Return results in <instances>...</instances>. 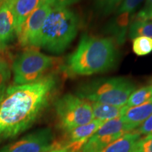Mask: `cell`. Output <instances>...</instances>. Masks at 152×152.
<instances>
[{
	"label": "cell",
	"instance_id": "cell-22",
	"mask_svg": "<svg viewBox=\"0 0 152 152\" xmlns=\"http://www.w3.org/2000/svg\"><path fill=\"white\" fill-rule=\"evenodd\" d=\"M133 152H152V134L140 138L134 146Z\"/></svg>",
	"mask_w": 152,
	"mask_h": 152
},
{
	"label": "cell",
	"instance_id": "cell-17",
	"mask_svg": "<svg viewBox=\"0 0 152 152\" xmlns=\"http://www.w3.org/2000/svg\"><path fill=\"white\" fill-rule=\"evenodd\" d=\"M130 39L137 37L152 38V20H140L133 16L128 29Z\"/></svg>",
	"mask_w": 152,
	"mask_h": 152
},
{
	"label": "cell",
	"instance_id": "cell-25",
	"mask_svg": "<svg viewBox=\"0 0 152 152\" xmlns=\"http://www.w3.org/2000/svg\"><path fill=\"white\" fill-rule=\"evenodd\" d=\"M134 17L137 19H140V20H152V8L144 7Z\"/></svg>",
	"mask_w": 152,
	"mask_h": 152
},
{
	"label": "cell",
	"instance_id": "cell-7",
	"mask_svg": "<svg viewBox=\"0 0 152 152\" xmlns=\"http://www.w3.org/2000/svg\"><path fill=\"white\" fill-rule=\"evenodd\" d=\"M60 144L54 140L50 128H42L26 134L0 149V152H48L59 149Z\"/></svg>",
	"mask_w": 152,
	"mask_h": 152
},
{
	"label": "cell",
	"instance_id": "cell-14",
	"mask_svg": "<svg viewBox=\"0 0 152 152\" xmlns=\"http://www.w3.org/2000/svg\"><path fill=\"white\" fill-rule=\"evenodd\" d=\"M41 1L42 0H15L14 1L12 7L16 21V35L26 19L35 11Z\"/></svg>",
	"mask_w": 152,
	"mask_h": 152
},
{
	"label": "cell",
	"instance_id": "cell-18",
	"mask_svg": "<svg viewBox=\"0 0 152 152\" xmlns=\"http://www.w3.org/2000/svg\"><path fill=\"white\" fill-rule=\"evenodd\" d=\"M152 97L151 86H145L135 90L129 96L125 106L126 108L142 105L146 102L151 101Z\"/></svg>",
	"mask_w": 152,
	"mask_h": 152
},
{
	"label": "cell",
	"instance_id": "cell-28",
	"mask_svg": "<svg viewBox=\"0 0 152 152\" xmlns=\"http://www.w3.org/2000/svg\"><path fill=\"white\" fill-rule=\"evenodd\" d=\"M48 152H68V151L66 149H59L52 150V151H50Z\"/></svg>",
	"mask_w": 152,
	"mask_h": 152
},
{
	"label": "cell",
	"instance_id": "cell-3",
	"mask_svg": "<svg viewBox=\"0 0 152 152\" xmlns=\"http://www.w3.org/2000/svg\"><path fill=\"white\" fill-rule=\"evenodd\" d=\"M79 16L68 7L53 4L45 19L36 47L61 54L74 40L80 28Z\"/></svg>",
	"mask_w": 152,
	"mask_h": 152
},
{
	"label": "cell",
	"instance_id": "cell-26",
	"mask_svg": "<svg viewBox=\"0 0 152 152\" xmlns=\"http://www.w3.org/2000/svg\"><path fill=\"white\" fill-rule=\"evenodd\" d=\"M80 0H52L53 4L63 7H68L78 2Z\"/></svg>",
	"mask_w": 152,
	"mask_h": 152
},
{
	"label": "cell",
	"instance_id": "cell-12",
	"mask_svg": "<svg viewBox=\"0 0 152 152\" xmlns=\"http://www.w3.org/2000/svg\"><path fill=\"white\" fill-rule=\"evenodd\" d=\"M152 114V101L146 102L142 105L126 108L121 115V119L132 130L143 123Z\"/></svg>",
	"mask_w": 152,
	"mask_h": 152
},
{
	"label": "cell",
	"instance_id": "cell-9",
	"mask_svg": "<svg viewBox=\"0 0 152 152\" xmlns=\"http://www.w3.org/2000/svg\"><path fill=\"white\" fill-rule=\"evenodd\" d=\"M52 6V0H42L39 6L26 19L17 34L18 42L22 47H36L42 28Z\"/></svg>",
	"mask_w": 152,
	"mask_h": 152
},
{
	"label": "cell",
	"instance_id": "cell-5",
	"mask_svg": "<svg viewBox=\"0 0 152 152\" xmlns=\"http://www.w3.org/2000/svg\"><path fill=\"white\" fill-rule=\"evenodd\" d=\"M56 58L35 49H28L17 57L11 66L15 85L33 83L45 77Z\"/></svg>",
	"mask_w": 152,
	"mask_h": 152
},
{
	"label": "cell",
	"instance_id": "cell-30",
	"mask_svg": "<svg viewBox=\"0 0 152 152\" xmlns=\"http://www.w3.org/2000/svg\"><path fill=\"white\" fill-rule=\"evenodd\" d=\"M151 92H152V85H151ZM151 101H152V97L151 99Z\"/></svg>",
	"mask_w": 152,
	"mask_h": 152
},
{
	"label": "cell",
	"instance_id": "cell-4",
	"mask_svg": "<svg viewBox=\"0 0 152 152\" xmlns=\"http://www.w3.org/2000/svg\"><path fill=\"white\" fill-rule=\"evenodd\" d=\"M135 90V85L123 77L98 78L85 82L77 87L80 98L96 103L123 106Z\"/></svg>",
	"mask_w": 152,
	"mask_h": 152
},
{
	"label": "cell",
	"instance_id": "cell-16",
	"mask_svg": "<svg viewBox=\"0 0 152 152\" xmlns=\"http://www.w3.org/2000/svg\"><path fill=\"white\" fill-rule=\"evenodd\" d=\"M94 119L103 122L121 117L124 111L125 106H117L92 102L91 104Z\"/></svg>",
	"mask_w": 152,
	"mask_h": 152
},
{
	"label": "cell",
	"instance_id": "cell-31",
	"mask_svg": "<svg viewBox=\"0 0 152 152\" xmlns=\"http://www.w3.org/2000/svg\"><path fill=\"white\" fill-rule=\"evenodd\" d=\"M1 0H0V5H1Z\"/></svg>",
	"mask_w": 152,
	"mask_h": 152
},
{
	"label": "cell",
	"instance_id": "cell-21",
	"mask_svg": "<svg viewBox=\"0 0 152 152\" xmlns=\"http://www.w3.org/2000/svg\"><path fill=\"white\" fill-rule=\"evenodd\" d=\"M144 0H123L118 8L114 12V14H125L133 17L139 6L143 2Z\"/></svg>",
	"mask_w": 152,
	"mask_h": 152
},
{
	"label": "cell",
	"instance_id": "cell-13",
	"mask_svg": "<svg viewBox=\"0 0 152 152\" xmlns=\"http://www.w3.org/2000/svg\"><path fill=\"white\" fill-rule=\"evenodd\" d=\"M132 18L125 14H114L106 26V33L111 35L118 45H122L125 40V36Z\"/></svg>",
	"mask_w": 152,
	"mask_h": 152
},
{
	"label": "cell",
	"instance_id": "cell-11",
	"mask_svg": "<svg viewBox=\"0 0 152 152\" xmlns=\"http://www.w3.org/2000/svg\"><path fill=\"white\" fill-rule=\"evenodd\" d=\"M13 4L2 1L0 5V51L12 40L16 33Z\"/></svg>",
	"mask_w": 152,
	"mask_h": 152
},
{
	"label": "cell",
	"instance_id": "cell-8",
	"mask_svg": "<svg viewBox=\"0 0 152 152\" xmlns=\"http://www.w3.org/2000/svg\"><path fill=\"white\" fill-rule=\"evenodd\" d=\"M133 131L121 118L106 121L87 140L80 152H99L121 137Z\"/></svg>",
	"mask_w": 152,
	"mask_h": 152
},
{
	"label": "cell",
	"instance_id": "cell-19",
	"mask_svg": "<svg viewBox=\"0 0 152 152\" xmlns=\"http://www.w3.org/2000/svg\"><path fill=\"white\" fill-rule=\"evenodd\" d=\"M132 50L139 56H144L152 52V38L137 37L132 39Z\"/></svg>",
	"mask_w": 152,
	"mask_h": 152
},
{
	"label": "cell",
	"instance_id": "cell-24",
	"mask_svg": "<svg viewBox=\"0 0 152 152\" xmlns=\"http://www.w3.org/2000/svg\"><path fill=\"white\" fill-rule=\"evenodd\" d=\"M137 130L141 134L148 135L152 134V114L139 127Z\"/></svg>",
	"mask_w": 152,
	"mask_h": 152
},
{
	"label": "cell",
	"instance_id": "cell-1",
	"mask_svg": "<svg viewBox=\"0 0 152 152\" xmlns=\"http://www.w3.org/2000/svg\"><path fill=\"white\" fill-rule=\"evenodd\" d=\"M58 84V77L49 74L33 83L0 87V142L16 137L35 123Z\"/></svg>",
	"mask_w": 152,
	"mask_h": 152
},
{
	"label": "cell",
	"instance_id": "cell-6",
	"mask_svg": "<svg viewBox=\"0 0 152 152\" xmlns=\"http://www.w3.org/2000/svg\"><path fill=\"white\" fill-rule=\"evenodd\" d=\"M54 107L58 124L66 132L94 120L90 102L77 95H64L55 102Z\"/></svg>",
	"mask_w": 152,
	"mask_h": 152
},
{
	"label": "cell",
	"instance_id": "cell-20",
	"mask_svg": "<svg viewBox=\"0 0 152 152\" xmlns=\"http://www.w3.org/2000/svg\"><path fill=\"white\" fill-rule=\"evenodd\" d=\"M123 0H95V9L99 15L106 16L115 12Z\"/></svg>",
	"mask_w": 152,
	"mask_h": 152
},
{
	"label": "cell",
	"instance_id": "cell-29",
	"mask_svg": "<svg viewBox=\"0 0 152 152\" xmlns=\"http://www.w3.org/2000/svg\"><path fill=\"white\" fill-rule=\"evenodd\" d=\"M1 2L2 1H5V2H8V3H10V4H13L14 3V1L15 0H1Z\"/></svg>",
	"mask_w": 152,
	"mask_h": 152
},
{
	"label": "cell",
	"instance_id": "cell-23",
	"mask_svg": "<svg viewBox=\"0 0 152 152\" xmlns=\"http://www.w3.org/2000/svg\"><path fill=\"white\" fill-rule=\"evenodd\" d=\"M11 67L5 58L0 57V87L5 85L11 77Z\"/></svg>",
	"mask_w": 152,
	"mask_h": 152
},
{
	"label": "cell",
	"instance_id": "cell-2",
	"mask_svg": "<svg viewBox=\"0 0 152 152\" xmlns=\"http://www.w3.org/2000/svg\"><path fill=\"white\" fill-rule=\"evenodd\" d=\"M118 54L112 38L83 34L74 52L68 57L66 69L68 73L91 75L113 69Z\"/></svg>",
	"mask_w": 152,
	"mask_h": 152
},
{
	"label": "cell",
	"instance_id": "cell-10",
	"mask_svg": "<svg viewBox=\"0 0 152 152\" xmlns=\"http://www.w3.org/2000/svg\"><path fill=\"white\" fill-rule=\"evenodd\" d=\"M103 121L94 119L87 124L80 125L66 132L65 143L61 145V149L68 152H80L87 140L104 124Z\"/></svg>",
	"mask_w": 152,
	"mask_h": 152
},
{
	"label": "cell",
	"instance_id": "cell-27",
	"mask_svg": "<svg viewBox=\"0 0 152 152\" xmlns=\"http://www.w3.org/2000/svg\"><path fill=\"white\" fill-rule=\"evenodd\" d=\"M145 8H152V0H146L145 5L144 7Z\"/></svg>",
	"mask_w": 152,
	"mask_h": 152
},
{
	"label": "cell",
	"instance_id": "cell-15",
	"mask_svg": "<svg viewBox=\"0 0 152 152\" xmlns=\"http://www.w3.org/2000/svg\"><path fill=\"white\" fill-rule=\"evenodd\" d=\"M140 138L141 134L137 130H133L126 133L99 152H133L134 146Z\"/></svg>",
	"mask_w": 152,
	"mask_h": 152
}]
</instances>
